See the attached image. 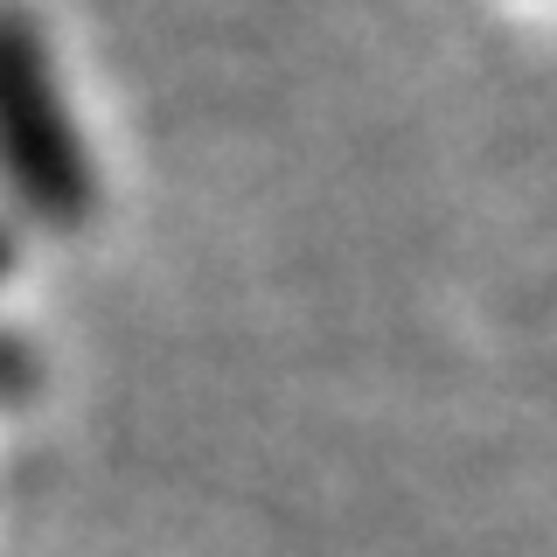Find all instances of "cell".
Listing matches in <instances>:
<instances>
[{
  "instance_id": "obj_1",
  "label": "cell",
  "mask_w": 557,
  "mask_h": 557,
  "mask_svg": "<svg viewBox=\"0 0 557 557\" xmlns=\"http://www.w3.org/2000/svg\"><path fill=\"white\" fill-rule=\"evenodd\" d=\"M0 188L49 231H77L98 202L91 153L63 104L42 35L0 8Z\"/></svg>"
},
{
  "instance_id": "obj_2",
  "label": "cell",
  "mask_w": 557,
  "mask_h": 557,
  "mask_svg": "<svg viewBox=\"0 0 557 557\" xmlns=\"http://www.w3.org/2000/svg\"><path fill=\"white\" fill-rule=\"evenodd\" d=\"M8 265H14V231L0 223V278H8ZM28 383H35V362H28V348L0 327V405H22L28 397Z\"/></svg>"
}]
</instances>
